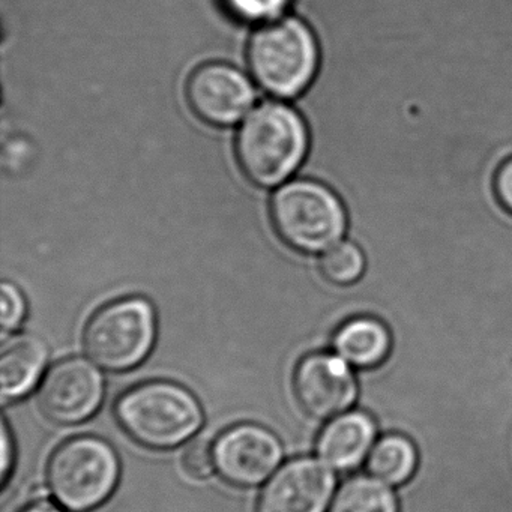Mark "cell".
<instances>
[{
    "label": "cell",
    "instance_id": "20",
    "mask_svg": "<svg viewBox=\"0 0 512 512\" xmlns=\"http://www.w3.org/2000/svg\"><path fill=\"white\" fill-rule=\"evenodd\" d=\"M26 316V302L14 284H2V332L16 331Z\"/></svg>",
    "mask_w": 512,
    "mask_h": 512
},
{
    "label": "cell",
    "instance_id": "21",
    "mask_svg": "<svg viewBox=\"0 0 512 512\" xmlns=\"http://www.w3.org/2000/svg\"><path fill=\"white\" fill-rule=\"evenodd\" d=\"M494 190L500 205L512 214V158L506 160L497 170L494 179Z\"/></svg>",
    "mask_w": 512,
    "mask_h": 512
},
{
    "label": "cell",
    "instance_id": "12",
    "mask_svg": "<svg viewBox=\"0 0 512 512\" xmlns=\"http://www.w3.org/2000/svg\"><path fill=\"white\" fill-rule=\"evenodd\" d=\"M376 433V422L368 413H341L319 434L317 454L337 472H352L367 460L376 443Z\"/></svg>",
    "mask_w": 512,
    "mask_h": 512
},
{
    "label": "cell",
    "instance_id": "18",
    "mask_svg": "<svg viewBox=\"0 0 512 512\" xmlns=\"http://www.w3.org/2000/svg\"><path fill=\"white\" fill-rule=\"evenodd\" d=\"M182 466L191 478H208L215 467L214 449L205 440L191 442L182 454Z\"/></svg>",
    "mask_w": 512,
    "mask_h": 512
},
{
    "label": "cell",
    "instance_id": "8",
    "mask_svg": "<svg viewBox=\"0 0 512 512\" xmlns=\"http://www.w3.org/2000/svg\"><path fill=\"white\" fill-rule=\"evenodd\" d=\"M293 391L307 415L329 419L353 406L358 398V382L352 367L340 356L316 352L296 365Z\"/></svg>",
    "mask_w": 512,
    "mask_h": 512
},
{
    "label": "cell",
    "instance_id": "9",
    "mask_svg": "<svg viewBox=\"0 0 512 512\" xmlns=\"http://www.w3.org/2000/svg\"><path fill=\"white\" fill-rule=\"evenodd\" d=\"M103 397V376L83 358H68L53 365L38 392L41 412L50 421L64 425L91 418Z\"/></svg>",
    "mask_w": 512,
    "mask_h": 512
},
{
    "label": "cell",
    "instance_id": "6",
    "mask_svg": "<svg viewBox=\"0 0 512 512\" xmlns=\"http://www.w3.org/2000/svg\"><path fill=\"white\" fill-rule=\"evenodd\" d=\"M155 334L154 307L143 298H125L104 305L89 319L83 344L95 364L127 371L149 355Z\"/></svg>",
    "mask_w": 512,
    "mask_h": 512
},
{
    "label": "cell",
    "instance_id": "5",
    "mask_svg": "<svg viewBox=\"0 0 512 512\" xmlns=\"http://www.w3.org/2000/svg\"><path fill=\"white\" fill-rule=\"evenodd\" d=\"M121 464L115 449L95 436L65 440L53 452L47 466L50 493L65 508L86 512L112 496Z\"/></svg>",
    "mask_w": 512,
    "mask_h": 512
},
{
    "label": "cell",
    "instance_id": "3",
    "mask_svg": "<svg viewBox=\"0 0 512 512\" xmlns=\"http://www.w3.org/2000/svg\"><path fill=\"white\" fill-rule=\"evenodd\" d=\"M247 61L263 91L278 98H293L319 74V41L313 29L301 20H274L254 32Z\"/></svg>",
    "mask_w": 512,
    "mask_h": 512
},
{
    "label": "cell",
    "instance_id": "23",
    "mask_svg": "<svg viewBox=\"0 0 512 512\" xmlns=\"http://www.w3.org/2000/svg\"><path fill=\"white\" fill-rule=\"evenodd\" d=\"M22 512H65L59 509L58 506L53 505L52 502H47L44 499H37L31 505L26 506Z\"/></svg>",
    "mask_w": 512,
    "mask_h": 512
},
{
    "label": "cell",
    "instance_id": "11",
    "mask_svg": "<svg viewBox=\"0 0 512 512\" xmlns=\"http://www.w3.org/2000/svg\"><path fill=\"white\" fill-rule=\"evenodd\" d=\"M187 100L191 110L206 124L229 127L250 110L254 89L250 80L232 65L212 62L191 74Z\"/></svg>",
    "mask_w": 512,
    "mask_h": 512
},
{
    "label": "cell",
    "instance_id": "2",
    "mask_svg": "<svg viewBox=\"0 0 512 512\" xmlns=\"http://www.w3.org/2000/svg\"><path fill=\"white\" fill-rule=\"evenodd\" d=\"M115 416L131 439L152 449L176 448L203 424L202 406L193 392L167 380L125 391L116 401Z\"/></svg>",
    "mask_w": 512,
    "mask_h": 512
},
{
    "label": "cell",
    "instance_id": "1",
    "mask_svg": "<svg viewBox=\"0 0 512 512\" xmlns=\"http://www.w3.org/2000/svg\"><path fill=\"white\" fill-rule=\"evenodd\" d=\"M304 119L278 103L256 107L239 128L236 157L244 175L259 187L286 181L308 152Z\"/></svg>",
    "mask_w": 512,
    "mask_h": 512
},
{
    "label": "cell",
    "instance_id": "15",
    "mask_svg": "<svg viewBox=\"0 0 512 512\" xmlns=\"http://www.w3.org/2000/svg\"><path fill=\"white\" fill-rule=\"evenodd\" d=\"M418 464L419 452L415 443L398 433H389L376 440L367 458L368 473L391 487L409 482Z\"/></svg>",
    "mask_w": 512,
    "mask_h": 512
},
{
    "label": "cell",
    "instance_id": "13",
    "mask_svg": "<svg viewBox=\"0 0 512 512\" xmlns=\"http://www.w3.org/2000/svg\"><path fill=\"white\" fill-rule=\"evenodd\" d=\"M332 343L335 355L350 367L370 370L388 358L392 349V332L380 317L358 314L341 323Z\"/></svg>",
    "mask_w": 512,
    "mask_h": 512
},
{
    "label": "cell",
    "instance_id": "17",
    "mask_svg": "<svg viewBox=\"0 0 512 512\" xmlns=\"http://www.w3.org/2000/svg\"><path fill=\"white\" fill-rule=\"evenodd\" d=\"M319 271L331 286H356L367 271V257L356 242L347 239L323 253L319 260Z\"/></svg>",
    "mask_w": 512,
    "mask_h": 512
},
{
    "label": "cell",
    "instance_id": "10",
    "mask_svg": "<svg viewBox=\"0 0 512 512\" xmlns=\"http://www.w3.org/2000/svg\"><path fill=\"white\" fill-rule=\"evenodd\" d=\"M334 469L313 457L290 460L271 476L257 512H325L334 496Z\"/></svg>",
    "mask_w": 512,
    "mask_h": 512
},
{
    "label": "cell",
    "instance_id": "7",
    "mask_svg": "<svg viewBox=\"0 0 512 512\" xmlns=\"http://www.w3.org/2000/svg\"><path fill=\"white\" fill-rule=\"evenodd\" d=\"M214 460L221 478L236 487L262 484L283 457L280 440L268 428L238 424L227 428L214 445Z\"/></svg>",
    "mask_w": 512,
    "mask_h": 512
},
{
    "label": "cell",
    "instance_id": "14",
    "mask_svg": "<svg viewBox=\"0 0 512 512\" xmlns=\"http://www.w3.org/2000/svg\"><path fill=\"white\" fill-rule=\"evenodd\" d=\"M49 349L34 335L8 341L0 355V385L4 400H19L34 389L46 368Z\"/></svg>",
    "mask_w": 512,
    "mask_h": 512
},
{
    "label": "cell",
    "instance_id": "4",
    "mask_svg": "<svg viewBox=\"0 0 512 512\" xmlns=\"http://www.w3.org/2000/svg\"><path fill=\"white\" fill-rule=\"evenodd\" d=\"M271 218L278 236L293 250L325 253L349 232L341 197L317 179L289 182L275 193Z\"/></svg>",
    "mask_w": 512,
    "mask_h": 512
},
{
    "label": "cell",
    "instance_id": "16",
    "mask_svg": "<svg viewBox=\"0 0 512 512\" xmlns=\"http://www.w3.org/2000/svg\"><path fill=\"white\" fill-rule=\"evenodd\" d=\"M329 512H400L391 485L368 475L352 476L338 488Z\"/></svg>",
    "mask_w": 512,
    "mask_h": 512
},
{
    "label": "cell",
    "instance_id": "19",
    "mask_svg": "<svg viewBox=\"0 0 512 512\" xmlns=\"http://www.w3.org/2000/svg\"><path fill=\"white\" fill-rule=\"evenodd\" d=\"M230 11L251 22L275 19L286 7L287 0H226Z\"/></svg>",
    "mask_w": 512,
    "mask_h": 512
},
{
    "label": "cell",
    "instance_id": "22",
    "mask_svg": "<svg viewBox=\"0 0 512 512\" xmlns=\"http://www.w3.org/2000/svg\"><path fill=\"white\" fill-rule=\"evenodd\" d=\"M2 445H4V458H2V470H0V479L2 485L7 484L10 478L11 469L14 463V446L11 439L10 430H8L7 422H2Z\"/></svg>",
    "mask_w": 512,
    "mask_h": 512
}]
</instances>
